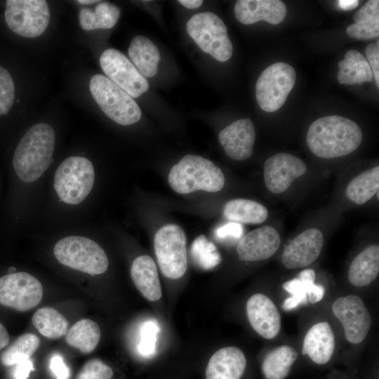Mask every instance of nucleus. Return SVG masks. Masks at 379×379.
Segmentation results:
<instances>
[{
    "label": "nucleus",
    "instance_id": "1",
    "mask_svg": "<svg viewBox=\"0 0 379 379\" xmlns=\"http://www.w3.org/2000/svg\"><path fill=\"white\" fill-rule=\"evenodd\" d=\"M306 140L314 154L332 159L346 156L357 149L362 140V132L354 121L330 115L319 118L310 125Z\"/></svg>",
    "mask_w": 379,
    "mask_h": 379
},
{
    "label": "nucleus",
    "instance_id": "2",
    "mask_svg": "<svg viewBox=\"0 0 379 379\" xmlns=\"http://www.w3.org/2000/svg\"><path fill=\"white\" fill-rule=\"evenodd\" d=\"M55 136L48 124L31 126L20 139L13 157L18 178L24 182L37 180L53 162Z\"/></svg>",
    "mask_w": 379,
    "mask_h": 379
},
{
    "label": "nucleus",
    "instance_id": "3",
    "mask_svg": "<svg viewBox=\"0 0 379 379\" xmlns=\"http://www.w3.org/2000/svg\"><path fill=\"white\" fill-rule=\"evenodd\" d=\"M171 187L185 194L197 190L217 192L225 185L222 170L211 160L199 155L187 154L173 166L168 176Z\"/></svg>",
    "mask_w": 379,
    "mask_h": 379
},
{
    "label": "nucleus",
    "instance_id": "4",
    "mask_svg": "<svg viewBox=\"0 0 379 379\" xmlns=\"http://www.w3.org/2000/svg\"><path fill=\"white\" fill-rule=\"evenodd\" d=\"M53 254L62 265L90 275L105 272L108 258L102 248L83 236L65 237L55 244Z\"/></svg>",
    "mask_w": 379,
    "mask_h": 379
},
{
    "label": "nucleus",
    "instance_id": "5",
    "mask_svg": "<svg viewBox=\"0 0 379 379\" xmlns=\"http://www.w3.org/2000/svg\"><path fill=\"white\" fill-rule=\"evenodd\" d=\"M95 171L86 157L72 156L65 159L54 175V188L61 201L69 205L81 203L91 192Z\"/></svg>",
    "mask_w": 379,
    "mask_h": 379
},
{
    "label": "nucleus",
    "instance_id": "6",
    "mask_svg": "<svg viewBox=\"0 0 379 379\" xmlns=\"http://www.w3.org/2000/svg\"><path fill=\"white\" fill-rule=\"evenodd\" d=\"M89 88L100 108L112 121L128 126L140 119L141 109L134 99L107 77L95 74Z\"/></svg>",
    "mask_w": 379,
    "mask_h": 379
},
{
    "label": "nucleus",
    "instance_id": "7",
    "mask_svg": "<svg viewBox=\"0 0 379 379\" xmlns=\"http://www.w3.org/2000/svg\"><path fill=\"white\" fill-rule=\"evenodd\" d=\"M190 36L204 52L220 62L227 61L232 55V44L223 21L215 13H199L187 22Z\"/></svg>",
    "mask_w": 379,
    "mask_h": 379
},
{
    "label": "nucleus",
    "instance_id": "8",
    "mask_svg": "<svg viewBox=\"0 0 379 379\" xmlns=\"http://www.w3.org/2000/svg\"><path fill=\"white\" fill-rule=\"evenodd\" d=\"M187 238L178 225L168 224L155 234L154 246L163 274L169 279L182 277L187 269Z\"/></svg>",
    "mask_w": 379,
    "mask_h": 379
},
{
    "label": "nucleus",
    "instance_id": "9",
    "mask_svg": "<svg viewBox=\"0 0 379 379\" xmlns=\"http://www.w3.org/2000/svg\"><path fill=\"white\" fill-rule=\"evenodd\" d=\"M296 79L294 68L277 62L265 69L257 80L255 97L260 107L272 112L280 109L293 89Z\"/></svg>",
    "mask_w": 379,
    "mask_h": 379
},
{
    "label": "nucleus",
    "instance_id": "10",
    "mask_svg": "<svg viewBox=\"0 0 379 379\" xmlns=\"http://www.w3.org/2000/svg\"><path fill=\"white\" fill-rule=\"evenodd\" d=\"M5 21L15 34L27 38L42 34L50 21V11L44 0H8Z\"/></svg>",
    "mask_w": 379,
    "mask_h": 379
},
{
    "label": "nucleus",
    "instance_id": "11",
    "mask_svg": "<svg viewBox=\"0 0 379 379\" xmlns=\"http://www.w3.org/2000/svg\"><path fill=\"white\" fill-rule=\"evenodd\" d=\"M43 287L33 275L13 272L0 278V304L19 312H27L41 302Z\"/></svg>",
    "mask_w": 379,
    "mask_h": 379
},
{
    "label": "nucleus",
    "instance_id": "12",
    "mask_svg": "<svg viewBox=\"0 0 379 379\" xmlns=\"http://www.w3.org/2000/svg\"><path fill=\"white\" fill-rule=\"evenodd\" d=\"M100 65L107 77L133 98L149 89V83L134 65L118 50L108 48L100 57Z\"/></svg>",
    "mask_w": 379,
    "mask_h": 379
},
{
    "label": "nucleus",
    "instance_id": "13",
    "mask_svg": "<svg viewBox=\"0 0 379 379\" xmlns=\"http://www.w3.org/2000/svg\"><path fill=\"white\" fill-rule=\"evenodd\" d=\"M332 311L341 322L346 339L353 344L361 343L371 326V317L362 300L354 295L337 298Z\"/></svg>",
    "mask_w": 379,
    "mask_h": 379
},
{
    "label": "nucleus",
    "instance_id": "14",
    "mask_svg": "<svg viewBox=\"0 0 379 379\" xmlns=\"http://www.w3.org/2000/svg\"><path fill=\"white\" fill-rule=\"evenodd\" d=\"M307 171L305 162L288 153H278L264 164L263 176L269 191L274 194L286 191L291 183Z\"/></svg>",
    "mask_w": 379,
    "mask_h": 379
},
{
    "label": "nucleus",
    "instance_id": "15",
    "mask_svg": "<svg viewBox=\"0 0 379 379\" xmlns=\"http://www.w3.org/2000/svg\"><path fill=\"white\" fill-rule=\"evenodd\" d=\"M324 245V235L317 228L305 230L285 248L281 261L287 269L305 267L319 256Z\"/></svg>",
    "mask_w": 379,
    "mask_h": 379
},
{
    "label": "nucleus",
    "instance_id": "16",
    "mask_svg": "<svg viewBox=\"0 0 379 379\" xmlns=\"http://www.w3.org/2000/svg\"><path fill=\"white\" fill-rule=\"evenodd\" d=\"M280 242V236L276 229L266 225L253 230L241 237L237 246V253L241 260H264L277 252Z\"/></svg>",
    "mask_w": 379,
    "mask_h": 379
},
{
    "label": "nucleus",
    "instance_id": "17",
    "mask_svg": "<svg viewBox=\"0 0 379 379\" xmlns=\"http://www.w3.org/2000/svg\"><path fill=\"white\" fill-rule=\"evenodd\" d=\"M218 140L230 158L237 161L246 159L253 151L254 125L249 118L235 121L220 132Z\"/></svg>",
    "mask_w": 379,
    "mask_h": 379
},
{
    "label": "nucleus",
    "instance_id": "18",
    "mask_svg": "<svg viewBox=\"0 0 379 379\" xmlns=\"http://www.w3.org/2000/svg\"><path fill=\"white\" fill-rule=\"evenodd\" d=\"M246 314L253 328L262 338L273 339L281 328V317L274 302L265 295L255 293L246 302Z\"/></svg>",
    "mask_w": 379,
    "mask_h": 379
},
{
    "label": "nucleus",
    "instance_id": "19",
    "mask_svg": "<svg viewBox=\"0 0 379 379\" xmlns=\"http://www.w3.org/2000/svg\"><path fill=\"white\" fill-rule=\"evenodd\" d=\"M237 20L244 24L265 20L272 25L281 23L286 15V7L279 0H239L234 6Z\"/></svg>",
    "mask_w": 379,
    "mask_h": 379
},
{
    "label": "nucleus",
    "instance_id": "20",
    "mask_svg": "<svg viewBox=\"0 0 379 379\" xmlns=\"http://www.w3.org/2000/svg\"><path fill=\"white\" fill-rule=\"evenodd\" d=\"M315 272L312 269L301 271L297 277L284 283L283 288L291 294L285 299L283 309L290 311L300 305H305L309 301L315 303L320 301L324 295L325 289L314 283Z\"/></svg>",
    "mask_w": 379,
    "mask_h": 379
},
{
    "label": "nucleus",
    "instance_id": "21",
    "mask_svg": "<svg viewBox=\"0 0 379 379\" xmlns=\"http://www.w3.org/2000/svg\"><path fill=\"white\" fill-rule=\"evenodd\" d=\"M246 366L243 352L236 347H225L211 357L206 379H241Z\"/></svg>",
    "mask_w": 379,
    "mask_h": 379
},
{
    "label": "nucleus",
    "instance_id": "22",
    "mask_svg": "<svg viewBox=\"0 0 379 379\" xmlns=\"http://www.w3.org/2000/svg\"><path fill=\"white\" fill-rule=\"evenodd\" d=\"M335 348V337L332 328L326 321L312 326L307 332L302 348V354L317 364H326L331 358Z\"/></svg>",
    "mask_w": 379,
    "mask_h": 379
},
{
    "label": "nucleus",
    "instance_id": "23",
    "mask_svg": "<svg viewBox=\"0 0 379 379\" xmlns=\"http://www.w3.org/2000/svg\"><path fill=\"white\" fill-rule=\"evenodd\" d=\"M131 276L136 288L148 300L157 301L161 298V284L152 258L146 255L137 257L132 262Z\"/></svg>",
    "mask_w": 379,
    "mask_h": 379
},
{
    "label": "nucleus",
    "instance_id": "24",
    "mask_svg": "<svg viewBox=\"0 0 379 379\" xmlns=\"http://www.w3.org/2000/svg\"><path fill=\"white\" fill-rule=\"evenodd\" d=\"M379 272V246H367L352 260L348 270V279L356 286H365L373 282Z\"/></svg>",
    "mask_w": 379,
    "mask_h": 379
},
{
    "label": "nucleus",
    "instance_id": "25",
    "mask_svg": "<svg viewBox=\"0 0 379 379\" xmlns=\"http://www.w3.org/2000/svg\"><path fill=\"white\" fill-rule=\"evenodd\" d=\"M337 78L341 84H357L373 80L371 68L365 57L359 51L351 49L338 62Z\"/></svg>",
    "mask_w": 379,
    "mask_h": 379
},
{
    "label": "nucleus",
    "instance_id": "26",
    "mask_svg": "<svg viewBox=\"0 0 379 379\" xmlns=\"http://www.w3.org/2000/svg\"><path fill=\"white\" fill-rule=\"evenodd\" d=\"M128 55L142 75L153 77L156 74L160 60L157 47L147 37L135 36L128 50Z\"/></svg>",
    "mask_w": 379,
    "mask_h": 379
},
{
    "label": "nucleus",
    "instance_id": "27",
    "mask_svg": "<svg viewBox=\"0 0 379 379\" xmlns=\"http://www.w3.org/2000/svg\"><path fill=\"white\" fill-rule=\"evenodd\" d=\"M223 215L230 222L257 225L266 220L268 211L263 205L255 201L235 199L225 204Z\"/></svg>",
    "mask_w": 379,
    "mask_h": 379
},
{
    "label": "nucleus",
    "instance_id": "28",
    "mask_svg": "<svg viewBox=\"0 0 379 379\" xmlns=\"http://www.w3.org/2000/svg\"><path fill=\"white\" fill-rule=\"evenodd\" d=\"M98 324L89 319H83L76 322L65 335V341L84 354L93 352L100 339Z\"/></svg>",
    "mask_w": 379,
    "mask_h": 379
},
{
    "label": "nucleus",
    "instance_id": "29",
    "mask_svg": "<svg viewBox=\"0 0 379 379\" xmlns=\"http://www.w3.org/2000/svg\"><path fill=\"white\" fill-rule=\"evenodd\" d=\"M120 16V11L115 5L105 1L98 3L94 10L83 8L80 10L79 20L85 30L109 29L114 27Z\"/></svg>",
    "mask_w": 379,
    "mask_h": 379
},
{
    "label": "nucleus",
    "instance_id": "30",
    "mask_svg": "<svg viewBox=\"0 0 379 379\" xmlns=\"http://www.w3.org/2000/svg\"><path fill=\"white\" fill-rule=\"evenodd\" d=\"M298 357L289 345H282L270 352L263 360L262 369L267 379H284Z\"/></svg>",
    "mask_w": 379,
    "mask_h": 379
},
{
    "label": "nucleus",
    "instance_id": "31",
    "mask_svg": "<svg viewBox=\"0 0 379 379\" xmlns=\"http://www.w3.org/2000/svg\"><path fill=\"white\" fill-rule=\"evenodd\" d=\"M34 326L44 337L58 339L65 336L68 331L67 319L57 310L44 307L36 311L32 319Z\"/></svg>",
    "mask_w": 379,
    "mask_h": 379
},
{
    "label": "nucleus",
    "instance_id": "32",
    "mask_svg": "<svg viewBox=\"0 0 379 379\" xmlns=\"http://www.w3.org/2000/svg\"><path fill=\"white\" fill-rule=\"evenodd\" d=\"M379 189V166L364 171L354 177L346 189L347 198L357 204L369 201Z\"/></svg>",
    "mask_w": 379,
    "mask_h": 379
},
{
    "label": "nucleus",
    "instance_id": "33",
    "mask_svg": "<svg viewBox=\"0 0 379 379\" xmlns=\"http://www.w3.org/2000/svg\"><path fill=\"white\" fill-rule=\"evenodd\" d=\"M40 339L33 333H25L19 336L1 355L3 365L11 366L29 359L38 350Z\"/></svg>",
    "mask_w": 379,
    "mask_h": 379
},
{
    "label": "nucleus",
    "instance_id": "34",
    "mask_svg": "<svg viewBox=\"0 0 379 379\" xmlns=\"http://www.w3.org/2000/svg\"><path fill=\"white\" fill-rule=\"evenodd\" d=\"M190 255L194 263L204 270H209L218 265L222 260L215 245L205 235L198 236L193 241Z\"/></svg>",
    "mask_w": 379,
    "mask_h": 379
},
{
    "label": "nucleus",
    "instance_id": "35",
    "mask_svg": "<svg viewBox=\"0 0 379 379\" xmlns=\"http://www.w3.org/2000/svg\"><path fill=\"white\" fill-rule=\"evenodd\" d=\"M159 331V324L155 320L146 321L141 325L138 345L140 355L144 357H151L155 354Z\"/></svg>",
    "mask_w": 379,
    "mask_h": 379
},
{
    "label": "nucleus",
    "instance_id": "36",
    "mask_svg": "<svg viewBox=\"0 0 379 379\" xmlns=\"http://www.w3.org/2000/svg\"><path fill=\"white\" fill-rule=\"evenodd\" d=\"M346 33L350 37L360 40H369L379 35V18L364 19L349 25Z\"/></svg>",
    "mask_w": 379,
    "mask_h": 379
},
{
    "label": "nucleus",
    "instance_id": "37",
    "mask_svg": "<svg viewBox=\"0 0 379 379\" xmlns=\"http://www.w3.org/2000/svg\"><path fill=\"white\" fill-rule=\"evenodd\" d=\"M15 86L9 72L0 66V115L6 114L13 106Z\"/></svg>",
    "mask_w": 379,
    "mask_h": 379
},
{
    "label": "nucleus",
    "instance_id": "38",
    "mask_svg": "<svg viewBox=\"0 0 379 379\" xmlns=\"http://www.w3.org/2000/svg\"><path fill=\"white\" fill-rule=\"evenodd\" d=\"M112 369L98 359L88 360L81 368L76 379H111Z\"/></svg>",
    "mask_w": 379,
    "mask_h": 379
},
{
    "label": "nucleus",
    "instance_id": "39",
    "mask_svg": "<svg viewBox=\"0 0 379 379\" xmlns=\"http://www.w3.org/2000/svg\"><path fill=\"white\" fill-rule=\"evenodd\" d=\"M244 227L238 222H230L218 227L215 231V236L220 240L241 239Z\"/></svg>",
    "mask_w": 379,
    "mask_h": 379
},
{
    "label": "nucleus",
    "instance_id": "40",
    "mask_svg": "<svg viewBox=\"0 0 379 379\" xmlns=\"http://www.w3.org/2000/svg\"><path fill=\"white\" fill-rule=\"evenodd\" d=\"M366 60L368 61L373 75L375 77L377 87H379V41L368 44L365 50Z\"/></svg>",
    "mask_w": 379,
    "mask_h": 379
},
{
    "label": "nucleus",
    "instance_id": "41",
    "mask_svg": "<svg viewBox=\"0 0 379 379\" xmlns=\"http://www.w3.org/2000/svg\"><path fill=\"white\" fill-rule=\"evenodd\" d=\"M49 368L56 379H69V368L60 354H53L50 359Z\"/></svg>",
    "mask_w": 379,
    "mask_h": 379
},
{
    "label": "nucleus",
    "instance_id": "42",
    "mask_svg": "<svg viewBox=\"0 0 379 379\" xmlns=\"http://www.w3.org/2000/svg\"><path fill=\"white\" fill-rule=\"evenodd\" d=\"M379 18V1L369 0L354 15L355 22L364 19Z\"/></svg>",
    "mask_w": 379,
    "mask_h": 379
},
{
    "label": "nucleus",
    "instance_id": "43",
    "mask_svg": "<svg viewBox=\"0 0 379 379\" xmlns=\"http://www.w3.org/2000/svg\"><path fill=\"white\" fill-rule=\"evenodd\" d=\"M13 371L15 379H27L29 373L34 371L33 362L30 359L23 360L16 364Z\"/></svg>",
    "mask_w": 379,
    "mask_h": 379
},
{
    "label": "nucleus",
    "instance_id": "44",
    "mask_svg": "<svg viewBox=\"0 0 379 379\" xmlns=\"http://www.w3.org/2000/svg\"><path fill=\"white\" fill-rule=\"evenodd\" d=\"M338 6L344 10L349 11L352 10L359 5V1L357 0H340L338 1Z\"/></svg>",
    "mask_w": 379,
    "mask_h": 379
},
{
    "label": "nucleus",
    "instance_id": "45",
    "mask_svg": "<svg viewBox=\"0 0 379 379\" xmlns=\"http://www.w3.org/2000/svg\"><path fill=\"white\" fill-rule=\"evenodd\" d=\"M9 343V335L4 325L0 323V350L5 347Z\"/></svg>",
    "mask_w": 379,
    "mask_h": 379
},
{
    "label": "nucleus",
    "instance_id": "46",
    "mask_svg": "<svg viewBox=\"0 0 379 379\" xmlns=\"http://www.w3.org/2000/svg\"><path fill=\"white\" fill-rule=\"evenodd\" d=\"M178 2L187 8H197L202 5L201 0H179Z\"/></svg>",
    "mask_w": 379,
    "mask_h": 379
},
{
    "label": "nucleus",
    "instance_id": "47",
    "mask_svg": "<svg viewBox=\"0 0 379 379\" xmlns=\"http://www.w3.org/2000/svg\"><path fill=\"white\" fill-rule=\"evenodd\" d=\"M77 3L81 4H93L97 2H99V1H94V0H78L77 1Z\"/></svg>",
    "mask_w": 379,
    "mask_h": 379
}]
</instances>
